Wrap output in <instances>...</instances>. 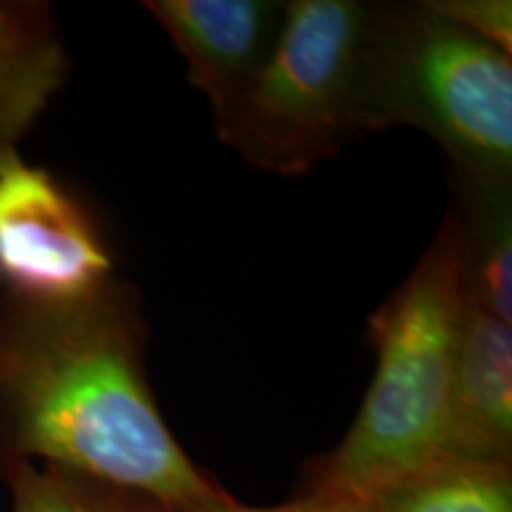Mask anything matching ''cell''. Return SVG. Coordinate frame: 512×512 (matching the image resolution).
<instances>
[{
    "label": "cell",
    "mask_w": 512,
    "mask_h": 512,
    "mask_svg": "<svg viewBox=\"0 0 512 512\" xmlns=\"http://www.w3.org/2000/svg\"><path fill=\"white\" fill-rule=\"evenodd\" d=\"M451 204L467 302L512 323V185L456 181Z\"/></svg>",
    "instance_id": "9"
},
{
    "label": "cell",
    "mask_w": 512,
    "mask_h": 512,
    "mask_svg": "<svg viewBox=\"0 0 512 512\" xmlns=\"http://www.w3.org/2000/svg\"><path fill=\"white\" fill-rule=\"evenodd\" d=\"M411 126L456 181L512 185V55L425 3H377L366 46L363 133Z\"/></svg>",
    "instance_id": "3"
},
{
    "label": "cell",
    "mask_w": 512,
    "mask_h": 512,
    "mask_svg": "<svg viewBox=\"0 0 512 512\" xmlns=\"http://www.w3.org/2000/svg\"><path fill=\"white\" fill-rule=\"evenodd\" d=\"M67 74V50L46 5L0 3V152L36 124Z\"/></svg>",
    "instance_id": "8"
},
{
    "label": "cell",
    "mask_w": 512,
    "mask_h": 512,
    "mask_svg": "<svg viewBox=\"0 0 512 512\" xmlns=\"http://www.w3.org/2000/svg\"><path fill=\"white\" fill-rule=\"evenodd\" d=\"M363 503L368 512H512V465L441 458Z\"/></svg>",
    "instance_id": "10"
},
{
    "label": "cell",
    "mask_w": 512,
    "mask_h": 512,
    "mask_svg": "<svg viewBox=\"0 0 512 512\" xmlns=\"http://www.w3.org/2000/svg\"><path fill=\"white\" fill-rule=\"evenodd\" d=\"M467 309L453 204L425 254L368 320L375 375L337 448L309 467L304 494L368 501L446 458Z\"/></svg>",
    "instance_id": "2"
},
{
    "label": "cell",
    "mask_w": 512,
    "mask_h": 512,
    "mask_svg": "<svg viewBox=\"0 0 512 512\" xmlns=\"http://www.w3.org/2000/svg\"><path fill=\"white\" fill-rule=\"evenodd\" d=\"M112 283V252L79 202L17 147L0 152V285L8 299L79 302Z\"/></svg>",
    "instance_id": "5"
},
{
    "label": "cell",
    "mask_w": 512,
    "mask_h": 512,
    "mask_svg": "<svg viewBox=\"0 0 512 512\" xmlns=\"http://www.w3.org/2000/svg\"><path fill=\"white\" fill-rule=\"evenodd\" d=\"M138 297L114 280L79 302L0 306V451L197 512L226 496L159 413Z\"/></svg>",
    "instance_id": "1"
},
{
    "label": "cell",
    "mask_w": 512,
    "mask_h": 512,
    "mask_svg": "<svg viewBox=\"0 0 512 512\" xmlns=\"http://www.w3.org/2000/svg\"><path fill=\"white\" fill-rule=\"evenodd\" d=\"M377 3L290 0L273 53L214 114L216 136L254 169L302 176L363 133L366 46Z\"/></svg>",
    "instance_id": "4"
},
{
    "label": "cell",
    "mask_w": 512,
    "mask_h": 512,
    "mask_svg": "<svg viewBox=\"0 0 512 512\" xmlns=\"http://www.w3.org/2000/svg\"><path fill=\"white\" fill-rule=\"evenodd\" d=\"M425 5L446 22L512 55L510 0H427Z\"/></svg>",
    "instance_id": "12"
},
{
    "label": "cell",
    "mask_w": 512,
    "mask_h": 512,
    "mask_svg": "<svg viewBox=\"0 0 512 512\" xmlns=\"http://www.w3.org/2000/svg\"><path fill=\"white\" fill-rule=\"evenodd\" d=\"M214 114L264 67L285 22L280 0H145Z\"/></svg>",
    "instance_id": "6"
},
{
    "label": "cell",
    "mask_w": 512,
    "mask_h": 512,
    "mask_svg": "<svg viewBox=\"0 0 512 512\" xmlns=\"http://www.w3.org/2000/svg\"><path fill=\"white\" fill-rule=\"evenodd\" d=\"M197 512H368L366 503L354 501V498H344L335 494H302L290 503L273 505V508H252V505H242L233 501L228 494L221 496L219 501L204 505Z\"/></svg>",
    "instance_id": "13"
},
{
    "label": "cell",
    "mask_w": 512,
    "mask_h": 512,
    "mask_svg": "<svg viewBox=\"0 0 512 512\" xmlns=\"http://www.w3.org/2000/svg\"><path fill=\"white\" fill-rule=\"evenodd\" d=\"M446 458L512 465V323L470 302L460 330Z\"/></svg>",
    "instance_id": "7"
},
{
    "label": "cell",
    "mask_w": 512,
    "mask_h": 512,
    "mask_svg": "<svg viewBox=\"0 0 512 512\" xmlns=\"http://www.w3.org/2000/svg\"><path fill=\"white\" fill-rule=\"evenodd\" d=\"M12 512H181L119 486L76 475L62 467L15 460L8 463Z\"/></svg>",
    "instance_id": "11"
}]
</instances>
